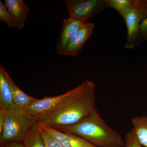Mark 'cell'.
<instances>
[{"label": "cell", "instance_id": "obj_5", "mask_svg": "<svg viewBox=\"0 0 147 147\" xmlns=\"http://www.w3.org/2000/svg\"><path fill=\"white\" fill-rule=\"evenodd\" d=\"M69 17L83 23L109 8L108 0H65Z\"/></svg>", "mask_w": 147, "mask_h": 147}, {"label": "cell", "instance_id": "obj_14", "mask_svg": "<svg viewBox=\"0 0 147 147\" xmlns=\"http://www.w3.org/2000/svg\"><path fill=\"white\" fill-rule=\"evenodd\" d=\"M22 142L25 147H45L38 121L31 127Z\"/></svg>", "mask_w": 147, "mask_h": 147}, {"label": "cell", "instance_id": "obj_12", "mask_svg": "<svg viewBox=\"0 0 147 147\" xmlns=\"http://www.w3.org/2000/svg\"><path fill=\"white\" fill-rule=\"evenodd\" d=\"M5 69L0 64V109L6 111L10 106L14 105L12 91L10 85L6 78Z\"/></svg>", "mask_w": 147, "mask_h": 147}, {"label": "cell", "instance_id": "obj_18", "mask_svg": "<svg viewBox=\"0 0 147 147\" xmlns=\"http://www.w3.org/2000/svg\"><path fill=\"white\" fill-rule=\"evenodd\" d=\"M38 127L42 135L45 147H62L47 131L39 127Z\"/></svg>", "mask_w": 147, "mask_h": 147}, {"label": "cell", "instance_id": "obj_17", "mask_svg": "<svg viewBox=\"0 0 147 147\" xmlns=\"http://www.w3.org/2000/svg\"><path fill=\"white\" fill-rule=\"evenodd\" d=\"M124 140L125 147H143L132 129L126 133Z\"/></svg>", "mask_w": 147, "mask_h": 147}, {"label": "cell", "instance_id": "obj_8", "mask_svg": "<svg viewBox=\"0 0 147 147\" xmlns=\"http://www.w3.org/2000/svg\"><path fill=\"white\" fill-rule=\"evenodd\" d=\"M69 92V90L65 93L57 96L38 99L28 108L22 110L33 116L37 119L58 107L68 97Z\"/></svg>", "mask_w": 147, "mask_h": 147}, {"label": "cell", "instance_id": "obj_9", "mask_svg": "<svg viewBox=\"0 0 147 147\" xmlns=\"http://www.w3.org/2000/svg\"><path fill=\"white\" fill-rule=\"evenodd\" d=\"M85 23L70 17L64 19L59 37L56 45V53L58 55H62L67 43Z\"/></svg>", "mask_w": 147, "mask_h": 147}, {"label": "cell", "instance_id": "obj_7", "mask_svg": "<svg viewBox=\"0 0 147 147\" xmlns=\"http://www.w3.org/2000/svg\"><path fill=\"white\" fill-rule=\"evenodd\" d=\"M94 23L86 22L74 35L65 48L62 55L77 57L94 28Z\"/></svg>", "mask_w": 147, "mask_h": 147}, {"label": "cell", "instance_id": "obj_19", "mask_svg": "<svg viewBox=\"0 0 147 147\" xmlns=\"http://www.w3.org/2000/svg\"><path fill=\"white\" fill-rule=\"evenodd\" d=\"M139 40L140 42L147 41V16L142 21L139 26Z\"/></svg>", "mask_w": 147, "mask_h": 147}, {"label": "cell", "instance_id": "obj_21", "mask_svg": "<svg viewBox=\"0 0 147 147\" xmlns=\"http://www.w3.org/2000/svg\"><path fill=\"white\" fill-rule=\"evenodd\" d=\"M1 147H25L23 142H11L1 145Z\"/></svg>", "mask_w": 147, "mask_h": 147}, {"label": "cell", "instance_id": "obj_4", "mask_svg": "<svg viewBox=\"0 0 147 147\" xmlns=\"http://www.w3.org/2000/svg\"><path fill=\"white\" fill-rule=\"evenodd\" d=\"M147 16V0H134L133 6L124 16L127 30L125 47L133 49L140 44L139 26Z\"/></svg>", "mask_w": 147, "mask_h": 147}, {"label": "cell", "instance_id": "obj_15", "mask_svg": "<svg viewBox=\"0 0 147 147\" xmlns=\"http://www.w3.org/2000/svg\"><path fill=\"white\" fill-rule=\"evenodd\" d=\"M134 0H108L109 7L115 9L123 18L133 6Z\"/></svg>", "mask_w": 147, "mask_h": 147}, {"label": "cell", "instance_id": "obj_11", "mask_svg": "<svg viewBox=\"0 0 147 147\" xmlns=\"http://www.w3.org/2000/svg\"><path fill=\"white\" fill-rule=\"evenodd\" d=\"M5 74L11 88L13 102L18 108L24 110L38 100V98L30 96L23 92L14 83L6 69Z\"/></svg>", "mask_w": 147, "mask_h": 147}, {"label": "cell", "instance_id": "obj_16", "mask_svg": "<svg viewBox=\"0 0 147 147\" xmlns=\"http://www.w3.org/2000/svg\"><path fill=\"white\" fill-rule=\"evenodd\" d=\"M0 20L7 25L10 29H18V27L4 3L0 1Z\"/></svg>", "mask_w": 147, "mask_h": 147}, {"label": "cell", "instance_id": "obj_2", "mask_svg": "<svg viewBox=\"0 0 147 147\" xmlns=\"http://www.w3.org/2000/svg\"><path fill=\"white\" fill-rule=\"evenodd\" d=\"M55 128L79 136L97 147L125 146L122 136L105 122L97 109L77 123Z\"/></svg>", "mask_w": 147, "mask_h": 147}, {"label": "cell", "instance_id": "obj_10", "mask_svg": "<svg viewBox=\"0 0 147 147\" xmlns=\"http://www.w3.org/2000/svg\"><path fill=\"white\" fill-rule=\"evenodd\" d=\"M4 3L16 22L18 30H22L30 12L28 6L24 0H5Z\"/></svg>", "mask_w": 147, "mask_h": 147}, {"label": "cell", "instance_id": "obj_20", "mask_svg": "<svg viewBox=\"0 0 147 147\" xmlns=\"http://www.w3.org/2000/svg\"><path fill=\"white\" fill-rule=\"evenodd\" d=\"M6 111L0 109V135L2 133L4 125Z\"/></svg>", "mask_w": 147, "mask_h": 147}, {"label": "cell", "instance_id": "obj_6", "mask_svg": "<svg viewBox=\"0 0 147 147\" xmlns=\"http://www.w3.org/2000/svg\"><path fill=\"white\" fill-rule=\"evenodd\" d=\"M38 125L47 131L62 147H97L75 134L62 132L40 122L38 121Z\"/></svg>", "mask_w": 147, "mask_h": 147}, {"label": "cell", "instance_id": "obj_3", "mask_svg": "<svg viewBox=\"0 0 147 147\" xmlns=\"http://www.w3.org/2000/svg\"><path fill=\"white\" fill-rule=\"evenodd\" d=\"M37 121L36 118L15 104L10 106L6 111L4 125L0 135V144L23 142L30 129Z\"/></svg>", "mask_w": 147, "mask_h": 147}, {"label": "cell", "instance_id": "obj_1", "mask_svg": "<svg viewBox=\"0 0 147 147\" xmlns=\"http://www.w3.org/2000/svg\"><path fill=\"white\" fill-rule=\"evenodd\" d=\"M96 88L94 82L85 80L70 90L69 95L63 102L38 118V121L54 128L77 123L97 109L96 105Z\"/></svg>", "mask_w": 147, "mask_h": 147}, {"label": "cell", "instance_id": "obj_13", "mask_svg": "<svg viewBox=\"0 0 147 147\" xmlns=\"http://www.w3.org/2000/svg\"><path fill=\"white\" fill-rule=\"evenodd\" d=\"M132 130L142 146L147 147V116H137L131 119Z\"/></svg>", "mask_w": 147, "mask_h": 147}]
</instances>
